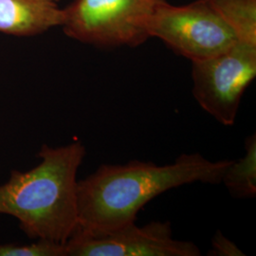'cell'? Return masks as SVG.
<instances>
[{"instance_id": "obj_8", "label": "cell", "mask_w": 256, "mask_h": 256, "mask_svg": "<svg viewBox=\"0 0 256 256\" xmlns=\"http://www.w3.org/2000/svg\"><path fill=\"white\" fill-rule=\"evenodd\" d=\"M246 154L232 160L222 176L221 183L236 198H254L256 194V135L246 138Z\"/></svg>"}, {"instance_id": "obj_11", "label": "cell", "mask_w": 256, "mask_h": 256, "mask_svg": "<svg viewBox=\"0 0 256 256\" xmlns=\"http://www.w3.org/2000/svg\"><path fill=\"white\" fill-rule=\"evenodd\" d=\"M208 256H244L246 254L236 243L226 238L220 230H218L212 239V247Z\"/></svg>"}, {"instance_id": "obj_4", "label": "cell", "mask_w": 256, "mask_h": 256, "mask_svg": "<svg viewBox=\"0 0 256 256\" xmlns=\"http://www.w3.org/2000/svg\"><path fill=\"white\" fill-rule=\"evenodd\" d=\"M148 32L191 62L220 54L238 42L210 0L183 6L162 0L149 20Z\"/></svg>"}, {"instance_id": "obj_6", "label": "cell", "mask_w": 256, "mask_h": 256, "mask_svg": "<svg viewBox=\"0 0 256 256\" xmlns=\"http://www.w3.org/2000/svg\"><path fill=\"white\" fill-rule=\"evenodd\" d=\"M66 256H200V248L173 238L171 222L128 224L110 232L88 234L76 230L66 243Z\"/></svg>"}, {"instance_id": "obj_9", "label": "cell", "mask_w": 256, "mask_h": 256, "mask_svg": "<svg viewBox=\"0 0 256 256\" xmlns=\"http://www.w3.org/2000/svg\"><path fill=\"white\" fill-rule=\"evenodd\" d=\"M238 41L256 45V0H210Z\"/></svg>"}, {"instance_id": "obj_12", "label": "cell", "mask_w": 256, "mask_h": 256, "mask_svg": "<svg viewBox=\"0 0 256 256\" xmlns=\"http://www.w3.org/2000/svg\"><path fill=\"white\" fill-rule=\"evenodd\" d=\"M43 1H46V2H52V3H56V2H58L59 0H43Z\"/></svg>"}, {"instance_id": "obj_10", "label": "cell", "mask_w": 256, "mask_h": 256, "mask_svg": "<svg viewBox=\"0 0 256 256\" xmlns=\"http://www.w3.org/2000/svg\"><path fill=\"white\" fill-rule=\"evenodd\" d=\"M0 256H66V244L39 239L30 244H2Z\"/></svg>"}, {"instance_id": "obj_5", "label": "cell", "mask_w": 256, "mask_h": 256, "mask_svg": "<svg viewBox=\"0 0 256 256\" xmlns=\"http://www.w3.org/2000/svg\"><path fill=\"white\" fill-rule=\"evenodd\" d=\"M256 76V45L238 41L220 54L192 62V95L202 110L230 126Z\"/></svg>"}, {"instance_id": "obj_2", "label": "cell", "mask_w": 256, "mask_h": 256, "mask_svg": "<svg viewBox=\"0 0 256 256\" xmlns=\"http://www.w3.org/2000/svg\"><path fill=\"white\" fill-rule=\"evenodd\" d=\"M38 156L34 168L14 170L0 185V214L18 218L30 238L66 244L79 225L77 173L86 147L79 140L44 144Z\"/></svg>"}, {"instance_id": "obj_3", "label": "cell", "mask_w": 256, "mask_h": 256, "mask_svg": "<svg viewBox=\"0 0 256 256\" xmlns=\"http://www.w3.org/2000/svg\"><path fill=\"white\" fill-rule=\"evenodd\" d=\"M162 0H74L64 9V32L99 48L140 46Z\"/></svg>"}, {"instance_id": "obj_1", "label": "cell", "mask_w": 256, "mask_h": 256, "mask_svg": "<svg viewBox=\"0 0 256 256\" xmlns=\"http://www.w3.org/2000/svg\"><path fill=\"white\" fill-rule=\"evenodd\" d=\"M230 162L194 153L182 154L169 164L130 160L101 165L78 182L77 230L101 234L135 223L142 207L162 192L194 182L220 184Z\"/></svg>"}, {"instance_id": "obj_7", "label": "cell", "mask_w": 256, "mask_h": 256, "mask_svg": "<svg viewBox=\"0 0 256 256\" xmlns=\"http://www.w3.org/2000/svg\"><path fill=\"white\" fill-rule=\"evenodd\" d=\"M64 9L43 0H0V32L34 36L62 26Z\"/></svg>"}]
</instances>
